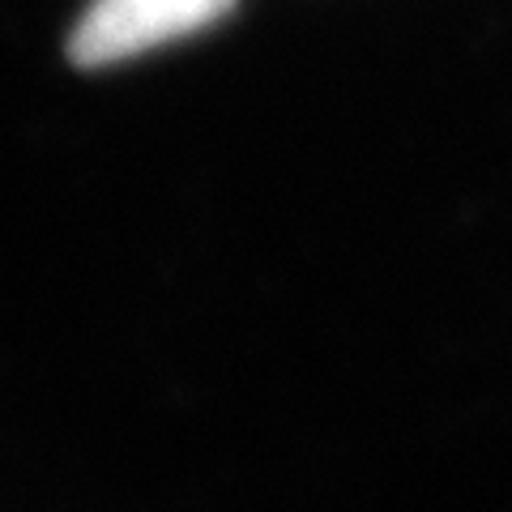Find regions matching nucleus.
Returning <instances> with one entry per match:
<instances>
[{"mask_svg":"<svg viewBox=\"0 0 512 512\" xmlns=\"http://www.w3.org/2000/svg\"><path fill=\"white\" fill-rule=\"evenodd\" d=\"M231 5L235 0H94L73 30L69 56L86 69H103L184 39L218 22Z\"/></svg>","mask_w":512,"mask_h":512,"instance_id":"1","label":"nucleus"}]
</instances>
